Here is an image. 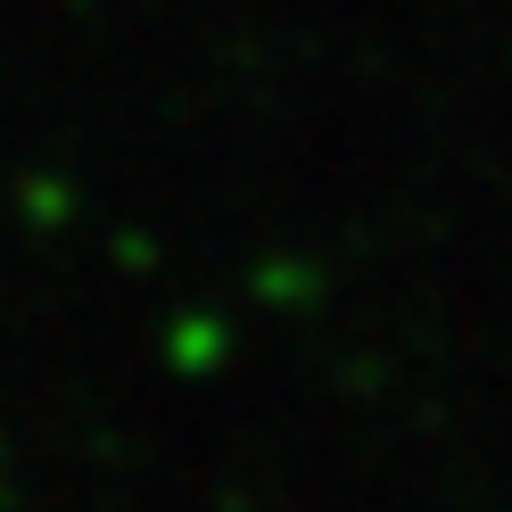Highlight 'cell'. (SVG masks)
Instances as JSON below:
<instances>
[]
</instances>
